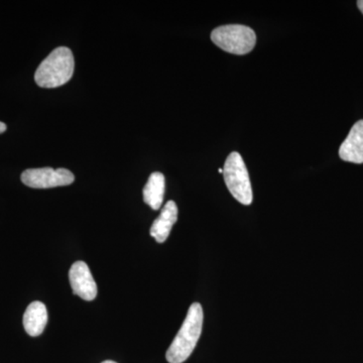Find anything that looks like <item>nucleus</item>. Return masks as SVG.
I'll use <instances>...</instances> for the list:
<instances>
[{"label":"nucleus","instance_id":"obj_1","mask_svg":"<svg viewBox=\"0 0 363 363\" xmlns=\"http://www.w3.org/2000/svg\"><path fill=\"white\" fill-rule=\"evenodd\" d=\"M203 319L202 306L199 303L191 305L185 321L167 351L169 363H183L190 357L201 336Z\"/></svg>","mask_w":363,"mask_h":363},{"label":"nucleus","instance_id":"obj_2","mask_svg":"<svg viewBox=\"0 0 363 363\" xmlns=\"http://www.w3.org/2000/svg\"><path fill=\"white\" fill-rule=\"evenodd\" d=\"M75 61L67 47H59L40 63L35 74V83L43 88H56L66 84L73 76Z\"/></svg>","mask_w":363,"mask_h":363},{"label":"nucleus","instance_id":"obj_3","mask_svg":"<svg viewBox=\"0 0 363 363\" xmlns=\"http://www.w3.org/2000/svg\"><path fill=\"white\" fill-rule=\"evenodd\" d=\"M211 40L217 47L234 55L252 52L257 43L255 30L241 25L222 26L215 28Z\"/></svg>","mask_w":363,"mask_h":363},{"label":"nucleus","instance_id":"obj_4","mask_svg":"<svg viewBox=\"0 0 363 363\" xmlns=\"http://www.w3.org/2000/svg\"><path fill=\"white\" fill-rule=\"evenodd\" d=\"M224 181L234 199L243 205L252 204V189L250 175L242 157L233 152L226 159L223 168Z\"/></svg>","mask_w":363,"mask_h":363},{"label":"nucleus","instance_id":"obj_5","mask_svg":"<svg viewBox=\"0 0 363 363\" xmlns=\"http://www.w3.org/2000/svg\"><path fill=\"white\" fill-rule=\"evenodd\" d=\"M21 181L28 187L50 189L73 184L75 177L66 169L40 168L26 169L21 174Z\"/></svg>","mask_w":363,"mask_h":363},{"label":"nucleus","instance_id":"obj_6","mask_svg":"<svg viewBox=\"0 0 363 363\" xmlns=\"http://www.w3.org/2000/svg\"><path fill=\"white\" fill-rule=\"evenodd\" d=\"M69 281L73 293L85 301H93L97 296V285L84 262H76L69 272Z\"/></svg>","mask_w":363,"mask_h":363},{"label":"nucleus","instance_id":"obj_7","mask_svg":"<svg viewBox=\"0 0 363 363\" xmlns=\"http://www.w3.org/2000/svg\"><path fill=\"white\" fill-rule=\"evenodd\" d=\"M339 157L345 162L363 164V119L351 128L339 149Z\"/></svg>","mask_w":363,"mask_h":363},{"label":"nucleus","instance_id":"obj_8","mask_svg":"<svg viewBox=\"0 0 363 363\" xmlns=\"http://www.w3.org/2000/svg\"><path fill=\"white\" fill-rule=\"evenodd\" d=\"M178 220V207L174 201H169L162 209L161 214L150 227V235L157 242L162 243L169 238L174 224Z\"/></svg>","mask_w":363,"mask_h":363},{"label":"nucleus","instance_id":"obj_9","mask_svg":"<svg viewBox=\"0 0 363 363\" xmlns=\"http://www.w3.org/2000/svg\"><path fill=\"white\" fill-rule=\"evenodd\" d=\"M48 324V310L44 303L35 301L26 308L23 315V327L26 333L37 337L44 332Z\"/></svg>","mask_w":363,"mask_h":363},{"label":"nucleus","instance_id":"obj_10","mask_svg":"<svg viewBox=\"0 0 363 363\" xmlns=\"http://www.w3.org/2000/svg\"><path fill=\"white\" fill-rule=\"evenodd\" d=\"M166 182L164 176L159 172L152 173L143 188V201L154 210H159L164 200Z\"/></svg>","mask_w":363,"mask_h":363},{"label":"nucleus","instance_id":"obj_11","mask_svg":"<svg viewBox=\"0 0 363 363\" xmlns=\"http://www.w3.org/2000/svg\"><path fill=\"white\" fill-rule=\"evenodd\" d=\"M6 124L0 121V133H4L6 130Z\"/></svg>","mask_w":363,"mask_h":363},{"label":"nucleus","instance_id":"obj_12","mask_svg":"<svg viewBox=\"0 0 363 363\" xmlns=\"http://www.w3.org/2000/svg\"><path fill=\"white\" fill-rule=\"evenodd\" d=\"M357 6L358 9H360V11H362L363 14V0H359V1H357Z\"/></svg>","mask_w":363,"mask_h":363},{"label":"nucleus","instance_id":"obj_13","mask_svg":"<svg viewBox=\"0 0 363 363\" xmlns=\"http://www.w3.org/2000/svg\"><path fill=\"white\" fill-rule=\"evenodd\" d=\"M102 363H117L116 362H112V360H106V362H102Z\"/></svg>","mask_w":363,"mask_h":363},{"label":"nucleus","instance_id":"obj_14","mask_svg":"<svg viewBox=\"0 0 363 363\" xmlns=\"http://www.w3.org/2000/svg\"><path fill=\"white\" fill-rule=\"evenodd\" d=\"M219 173L223 174V169H219Z\"/></svg>","mask_w":363,"mask_h":363}]
</instances>
